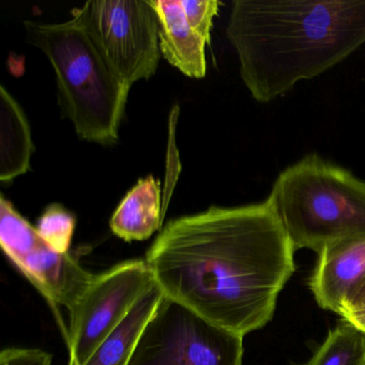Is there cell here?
<instances>
[{
	"label": "cell",
	"mask_w": 365,
	"mask_h": 365,
	"mask_svg": "<svg viewBox=\"0 0 365 365\" xmlns=\"http://www.w3.org/2000/svg\"><path fill=\"white\" fill-rule=\"evenodd\" d=\"M294 251L264 200L168 222L145 260L166 297L245 336L272 319L296 270Z\"/></svg>",
	"instance_id": "1"
},
{
	"label": "cell",
	"mask_w": 365,
	"mask_h": 365,
	"mask_svg": "<svg viewBox=\"0 0 365 365\" xmlns=\"http://www.w3.org/2000/svg\"><path fill=\"white\" fill-rule=\"evenodd\" d=\"M226 35L254 100L266 104L365 44V0H236Z\"/></svg>",
	"instance_id": "2"
},
{
	"label": "cell",
	"mask_w": 365,
	"mask_h": 365,
	"mask_svg": "<svg viewBox=\"0 0 365 365\" xmlns=\"http://www.w3.org/2000/svg\"><path fill=\"white\" fill-rule=\"evenodd\" d=\"M24 24L27 41L54 68L61 112L73 123L78 138L103 146L116 144L131 87L110 69L73 19L57 24Z\"/></svg>",
	"instance_id": "3"
},
{
	"label": "cell",
	"mask_w": 365,
	"mask_h": 365,
	"mask_svg": "<svg viewBox=\"0 0 365 365\" xmlns=\"http://www.w3.org/2000/svg\"><path fill=\"white\" fill-rule=\"evenodd\" d=\"M267 200L294 250L319 254L331 245L365 240V181L317 153L279 173Z\"/></svg>",
	"instance_id": "4"
},
{
	"label": "cell",
	"mask_w": 365,
	"mask_h": 365,
	"mask_svg": "<svg viewBox=\"0 0 365 365\" xmlns=\"http://www.w3.org/2000/svg\"><path fill=\"white\" fill-rule=\"evenodd\" d=\"M243 339L164 294L128 365H243Z\"/></svg>",
	"instance_id": "5"
},
{
	"label": "cell",
	"mask_w": 365,
	"mask_h": 365,
	"mask_svg": "<svg viewBox=\"0 0 365 365\" xmlns=\"http://www.w3.org/2000/svg\"><path fill=\"white\" fill-rule=\"evenodd\" d=\"M72 19L125 84L155 76L161 51L157 14L149 1L93 0L76 8Z\"/></svg>",
	"instance_id": "6"
},
{
	"label": "cell",
	"mask_w": 365,
	"mask_h": 365,
	"mask_svg": "<svg viewBox=\"0 0 365 365\" xmlns=\"http://www.w3.org/2000/svg\"><path fill=\"white\" fill-rule=\"evenodd\" d=\"M146 260H128L95 279L69 312V365H83L155 285Z\"/></svg>",
	"instance_id": "7"
},
{
	"label": "cell",
	"mask_w": 365,
	"mask_h": 365,
	"mask_svg": "<svg viewBox=\"0 0 365 365\" xmlns=\"http://www.w3.org/2000/svg\"><path fill=\"white\" fill-rule=\"evenodd\" d=\"M0 245L16 268L33 283L59 315L71 311L96 274L85 270L70 253H59L46 242L14 205L0 197Z\"/></svg>",
	"instance_id": "8"
},
{
	"label": "cell",
	"mask_w": 365,
	"mask_h": 365,
	"mask_svg": "<svg viewBox=\"0 0 365 365\" xmlns=\"http://www.w3.org/2000/svg\"><path fill=\"white\" fill-rule=\"evenodd\" d=\"M317 255L309 289L322 309L341 316L350 294L365 277V240L331 245Z\"/></svg>",
	"instance_id": "9"
},
{
	"label": "cell",
	"mask_w": 365,
	"mask_h": 365,
	"mask_svg": "<svg viewBox=\"0 0 365 365\" xmlns=\"http://www.w3.org/2000/svg\"><path fill=\"white\" fill-rule=\"evenodd\" d=\"M149 4L157 14L160 51L164 59L189 78H205L207 42L190 26L180 0H150Z\"/></svg>",
	"instance_id": "10"
},
{
	"label": "cell",
	"mask_w": 365,
	"mask_h": 365,
	"mask_svg": "<svg viewBox=\"0 0 365 365\" xmlns=\"http://www.w3.org/2000/svg\"><path fill=\"white\" fill-rule=\"evenodd\" d=\"M35 151L24 110L4 86H0V181L12 182L26 174Z\"/></svg>",
	"instance_id": "11"
},
{
	"label": "cell",
	"mask_w": 365,
	"mask_h": 365,
	"mask_svg": "<svg viewBox=\"0 0 365 365\" xmlns=\"http://www.w3.org/2000/svg\"><path fill=\"white\" fill-rule=\"evenodd\" d=\"M161 189L153 176L140 179L110 219V230L125 241L146 240L161 226Z\"/></svg>",
	"instance_id": "12"
},
{
	"label": "cell",
	"mask_w": 365,
	"mask_h": 365,
	"mask_svg": "<svg viewBox=\"0 0 365 365\" xmlns=\"http://www.w3.org/2000/svg\"><path fill=\"white\" fill-rule=\"evenodd\" d=\"M164 294L155 283L132 307L120 326L83 365H128L147 322Z\"/></svg>",
	"instance_id": "13"
},
{
	"label": "cell",
	"mask_w": 365,
	"mask_h": 365,
	"mask_svg": "<svg viewBox=\"0 0 365 365\" xmlns=\"http://www.w3.org/2000/svg\"><path fill=\"white\" fill-rule=\"evenodd\" d=\"M307 365H365V332L341 318Z\"/></svg>",
	"instance_id": "14"
},
{
	"label": "cell",
	"mask_w": 365,
	"mask_h": 365,
	"mask_svg": "<svg viewBox=\"0 0 365 365\" xmlns=\"http://www.w3.org/2000/svg\"><path fill=\"white\" fill-rule=\"evenodd\" d=\"M76 217L61 205H50L38 222L40 236L55 251L69 253L72 236L76 228Z\"/></svg>",
	"instance_id": "15"
},
{
	"label": "cell",
	"mask_w": 365,
	"mask_h": 365,
	"mask_svg": "<svg viewBox=\"0 0 365 365\" xmlns=\"http://www.w3.org/2000/svg\"><path fill=\"white\" fill-rule=\"evenodd\" d=\"M181 7L190 26L207 42L210 43L213 20L221 6L217 0H180Z\"/></svg>",
	"instance_id": "16"
},
{
	"label": "cell",
	"mask_w": 365,
	"mask_h": 365,
	"mask_svg": "<svg viewBox=\"0 0 365 365\" xmlns=\"http://www.w3.org/2000/svg\"><path fill=\"white\" fill-rule=\"evenodd\" d=\"M53 356L41 349L6 348L0 354V365H52Z\"/></svg>",
	"instance_id": "17"
},
{
	"label": "cell",
	"mask_w": 365,
	"mask_h": 365,
	"mask_svg": "<svg viewBox=\"0 0 365 365\" xmlns=\"http://www.w3.org/2000/svg\"><path fill=\"white\" fill-rule=\"evenodd\" d=\"M341 318L349 320L365 332V294L358 300L349 303L344 309Z\"/></svg>",
	"instance_id": "18"
},
{
	"label": "cell",
	"mask_w": 365,
	"mask_h": 365,
	"mask_svg": "<svg viewBox=\"0 0 365 365\" xmlns=\"http://www.w3.org/2000/svg\"><path fill=\"white\" fill-rule=\"evenodd\" d=\"M365 294V277L361 279L360 283L354 287V289L352 290L351 294H350L349 298H348L347 302H346L345 307H347L349 303L354 302V301L358 300L361 297L364 296ZM344 313V312H343Z\"/></svg>",
	"instance_id": "19"
}]
</instances>
